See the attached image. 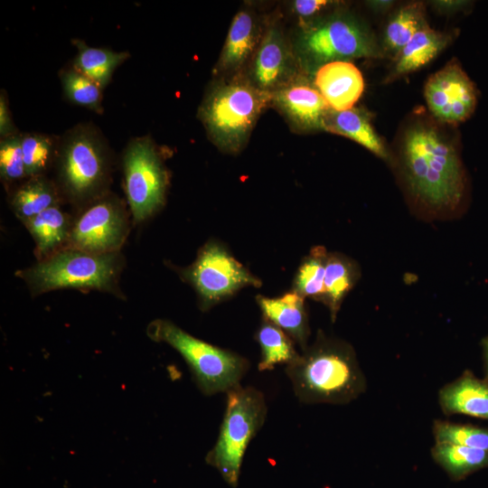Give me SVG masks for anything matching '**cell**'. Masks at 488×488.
I'll return each mask as SVG.
<instances>
[{
	"label": "cell",
	"instance_id": "obj_1",
	"mask_svg": "<svg viewBox=\"0 0 488 488\" xmlns=\"http://www.w3.org/2000/svg\"><path fill=\"white\" fill-rule=\"evenodd\" d=\"M401 156L412 193L435 210H455L465 188L463 165L452 142L434 126L416 123L404 135Z\"/></svg>",
	"mask_w": 488,
	"mask_h": 488
},
{
	"label": "cell",
	"instance_id": "obj_2",
	"mask_svg": "<svg viewBox=\"0 0 488 488\" xmlns=\"http://www.w3.org/2000/svg\"><path fill=\"white\" fill-rule=\"evenodd\" d=\"M286 373L296 397L304 404H347L367 388L352 347L321 332L312 345L286 366Z\"/></svg>",
	"mask_w": 488,
	"mask_h": 488
},
{
	"label": "cell",
	"instance_id": "obj_3",
	"mask_svg": "<svg viewBox=\"0 0 488 488\" xmlns=\"http://www.w3.org/2000/svg\"><path fill=\"white\" fill-rule=\"evenodd\" d=\"M272 101V94L249 80L215 84L206 94L199 117L220 148L236 152L248 140L259 115Z\"/></svg>",
	"mask_w": 488,
	"mask_h": 488
},
{
	"label": "cell",
	"instance_id": "obj_4",
	"mask_svg": "<svg viewBox=\"0 0 488 488\" xmlns=\"http://www.w3.org/2000/svg\"><path fill=\"white\" fill-rule=\"evenodd\" d=\"M110 159L108 144L92 123H80L66 131L59 138L55 160L65 193L76 202L101 197Z\"/></svg>",
	"mask_w": 488,
	"mask_h": 488
},
{
	"label": "cell",
	"instance_id": "obj_5",
	"mask_svg": "<svg viewBox=\"0 0 488 488\" xmlns=\"http://www.w3.org/2000/svg\"><path fill=\"white\" fill-rule=\"evenodd\" d=\"M147 333L181 354L198 389L206 396L226 393L240 385L250 366L241 355L195 338L167 320L152 322Z\"/></svg>",
	"mask_w": 488,
	"mask_h": 488
},
{
	"label": "cell",
	"instance_id": "obj_6",
	"mask_svg": "<svg viewBox=\"0 0 488 488\" xmlns=\"http://www.w3.org/2000/svg\"><path fill=\"white\" fill-rule=\"evenodd\" d=\"M226 395L219 436L206 455V463L218 470L223 480L235 488L245 452L262 427L267 408L263 393L254 387L239 385Z\"/></svg>",
	"mask_w": 488,
	"mask_h": 488
},
{
	"label": "cell",
	"instance_id": "obj_7",
	"mask_svg": "<svg viewBox=\"0 0 488 488\" xmlns=\"http://www.w3.org/2000/svg\"><path fill=\"white\" fill-rule=\"evenodd\" d=\"M293 51L306 68H318L334 61L380 55L368 31L346 14H333L303 24L295 39Z\"/></svg>",
	"mask_w": 488,
	"mask_h": 488
},
{
	"label": "cell",
	"instance_id": "obj_8",
	"mask_svg": "<svg viewBox=\"0 0 488 488\" xmlns=\"http://www.w3.org/2000/svg\"><path fill=\"white\" fill-rule=\"evenodd\" d=\"M117 271L113 253L93 254L79 249L63 251L25 272V277L37 292L57 288H97L112 286Z\"/></svg>",
	"mask_w": 488,
	"mask_h": 488
},
{
	"label": "cell",
	"instance_id": "obj_9",
	"mask_svg": "<svg viewBox=\"0 0 488 488\" xmlns=\"http://www.w3.org/2000/svg\"><path fill=\"white\" fill-rule=\"evenodd\" d=\"M125 191L136 221L152 215L164 201L168 174L153 140L129 141L123 154Z\"/></svg>",
	"mask_w": 488,
	"mask_h": 488
},
{
	"label": "cell",
	"instance_id": "obj_10",
	"mask_svg": "<svg viewBox=\"0 0 488 488\" xmlns=\"http://www.w3.org/2000/svg\"><path fill=\"white\" fill-rule=\"evenodd\" d=\"M187 277L200 295L204 308L227 298L242 287H258L261 285L258 278L215 242L208 243L201 249L187 272Z\"/></svg>",
	"mask_w": 488,
	"mask_h": 488
},
{
	"label": "cell",
	"instance_id": "obj_11",
	"mask_svg": "<svg viewBox=\"0 0 488 488\" xmlns=\"http://www.w3.org/2000/svg\"><path fill=\"white\" fill-rule=\"evenodd\" d=\"M425 98L429 110L436 119L457 124L474 113L477 104V90L459 63L451 61L427 80Z\"/></svg>",
	"mask_w": 488,
	"mask_h": 488
},
{
	"label": "cell",
	"instance_id": "obj_12",
	"mask_svg": "<svg viewBox=\"0 0 488 488\" xmlns=\"http://www.w3.org/2000/svg\"><path fill=\"white\" fill-rule=\"evenodd\" d=\"M118 202L101 196L79 217L70 239L75 249L93 253H112L125 235V221Z\"/></svg>",
	"mask_w": 488,
	"mask_h": 488
},
{
	"label": "cell",
	"instance_id": "obj_13",
	"mask_svg": "<svg viewBox=\"0 0 488 488\" xmlns=\"http://www.w3.org/2000/svg\"><path fill=\"white\" fill-rule=\"evenodd\" d=\"M294 51L278 25L271 24L253 55L249 82L273 94L296 78Z\"/></svg>",
	"mask_w": 488,
	"mask_h": 488
},
{
	"label": "cell",
	"instance_id": "obj_14",
	"mask_svg": "<svg viewBox=\"0 0 488 488\" xmlns=\"http://www.w3.org/2000/svg\"><path fill=\"white\" fill-rule=\"evenodd\" d=\"M314 84L330 109L337 112L352 108L364 89L361 72L346 61H334L319 66Z\"/></svg>",
	"mask_w": 488,
	"mask_h": 488
},
{
	"label": "cell",
	"instance_id": "obj_15",
	"mask_svg": "<svg viewBox=\"0 0 488 488\" xmlns=\"http://www.w3.org/2000/svg\"><path fill=\"white\" fill-rule=\"evenodd\" d=\"M272 101L296 126L305 129L323 128L330 110L319 91L297 78L274 92Z\"/></svg>",
	"mask_w": 488,
	"mask_h": 488
},
{
	"label": "cell",
	"instance_id": "obj_16",
	"mask_svg": "<svg viewBox=\"0 0 488 488\" xmlns=\"http://www.w3.org/2000/svg\"><path fill=\"white\" fill-rule=\"evenodd\" d=\"M439 406L446 416L464 414L488 419V380L464 372L446 384L438 394Z\"/></svg>",
	"mask_w": 488,
	"mask_h": 488
},
{
	"label": "cell",
	"instance_id": "obj_17",
	"mask_svg": "<svg viewBox=\"0 0 488 488\" xmlns=\"http://www.w3.org/2000/svg\"><path fill=\"white\" fill-rule=\"evenodd\" d=\"M257 302L264 318L282 329L302 351L308 346L310 329L302 296L293 290L275 298L258 296Z\"/></svg>",
	"mask_w": 488,
	"mask_h": 488
},
{
	"label": "cell",
	"instance_id": "obj_18",
	"mask_svg": "<svg viewBox=\"0 0 488 488\" xmlns=\"http://www.w3.org/2000/svg\"><path fill=\"white\" fill-rule=\"evenodd\" d=\"M259 37L258 25L252 13L242 10L232 19L216 70L232 72L254 55Z\"/></svg>",
	"mask_w": 488,
	"mask_h": 488
},
{
	"label": "cell",
	"instance_id": "obj_19",
	"mask_svg": "<svg viewBox=\"0 0 488 488\" xmlns=\"http://www.w3.org/2000/svg\"><path fill=\"white\" fill-rule=\"evenodd\" d=\"M323 128L355 141L380 157L387 156L381 139L374 131L367 115L359 108H352L341 112L330 109L324 117Z\"/></svg>",
	"mask_w": 488,
	"mask_h": 488
},
{
	"label": "cell",
	"instance_id": "obj_20",
	"mask_svg": "<svg viewBox=\"0 0 488 488\" xmlns=\"http://www.w3.org/2000/svg\"><path fill=\"white\" fill-rule=\"evenodd\" d=\"M77 48L71 66L86 75L103 89L110 82L116 69L130 56L127 52L89 46L80 39L72 40Z\"/></svg>",
	"mask_w": 488,
	"mask_h": 488
},
{
	"label": "cell",
	"instance_id": "obj_21",
	"mask_svg": "<svg viewBox=\"0 0 488 488\" xmlns=\"http://www.w3.org/2000/svg\"><path fill=\"white\" fill-rule=\"evenodd\" d=\"M431 455L435 462L455 481L488 467V450L436 443Z\"/></svg>",
	"mask_w": 488,
	"mask_h": 488
},
{
	"label": "cell",
	"instance_id": "obj_22",
	"mask_svg": "<svg viewBox=\"0 0 488 488\" xmlns=\"http://www.w3.org/2000/svg\"><path fill=\"white\" fill-rule=\"evenodd\" d=\"M448 41L447 35L428 26L422 29L398 53L396 72L403 74L420 69L432 61Z\"/></svg>",
	"mask_w": 488,
	"mask_h": 488
},
{
	"label": "cell",
	"instance_id": "obj_23",
	"mask_svg": "<svg viewBox=\"0 0 488 488\" xmlns=\"http://www.w3.org/2000/svg\"><path fill=\"white\" fill-rule=\"evenodd\" d=\"M256 339L261 350L258 366L260 371H271L278 364L286 366L299 356L291 337L266 318L257 331Z\"/></svg>",
	"mask_w": 488,
	"mask_h": 488
},
{
	"label": "cell",
	"instance_id": "obj_24",
	"mask_svg": "<svg viewBox=\"0 0 488 488\" xmlns=\"http://www.w3.org/2000/svg\"><path fill=\"white\" fill-rule=\"evenodd\" d=\"M57 202L55 186L42 175L31 177L12 197L13 209L25 221L57 205Z\"/></svg>",
	"mask_w": 488,
	"mask_h": 488
},
{
	"label": "cell",
	"instance_id": "obj_25",
	"mask_svg": "<svg viewBox=\"0 0 488 488\" xmlns=\"http://www.w3.org/2000/svg\"><path fill=\"white\" fill-rule=\"evenodd\" d=\"M40 254H47L59 246L68 233L66 214L54 205L26 221Z\"/></svg>",
	"mask_w": 488,
	"mask_h": 488
},
{
	"label": "cell",
	"instance_id": "obj_26",
	"mask_svg": "<svg viewBox=\"0 0 488 488\" xmlns=\"http://www.w3.org/2000/svg\"><path fill=\"white\" fill-rule=\"evenodd\" d=\"M352 265L336 254H328L325 265L324 302L328 305L331 318L335 320L341 303L353 286Z\"/></svg>",
	"mask_w": 488,
	"mask_h": 488
},
{
	"label": "cell",
	"instance_id": "obj_27",
	"mask_svg": "<svg viewBox=\"0 0 488 488\" xmlns=\"http://www.w3.org/2000/svg\"><path fill=\"white\" fill-rule=\"evenodd\" d=\"M60 79L63 94L70 103L98 114L103 112V89L98 83L71 65L61 70Z\"/></svg>",
	"mask_w": 488,
	"mask_h": 488
},
{
	"label": "cell",
	"instance_id": "obj_28",
	"mask_svg": "<svg viewBox=\"0 0 488 488\" xmlns=\"http://www.w3.org/2000/svg\"><path fill=\"white\" fill-rule=\"evenodd\" d=\"M59 138L42 133H23L22 150L26 175L40 176L56 160Z\"/></svg>",
	"mask_w": 488,
	"mask_h": 488
},
{
	"label": "cell",
	"instance_id": "obj_29",
	"mask_svg": "<svg viewBox=\"0 0 488 488\" xmlns=\"http://www.w3.org/2000/svg\"><path fill=\"white\" fill-rule=\"evenodd\" d=\"M427 26L421 3L405 5L388 23L385 31L386 43L399 53L417 33Z\"/></svg>",
	"mask_w": 488,
	"mask_h": 488
},
{
	"label": "cell",
	"instance_id": "obj_30",
	"mask_svg": "<svg viewBox=\"0 0 488 488\" xmlns=\"http://www.w3.org/2000/svg\"><path fill=\"white\" fill-rule=\"evenodd\" d=\"M327 253L324 248L315 247L302 262L295 279V289L303 297L323 299Z\"/></svg>",
	"mask_w": 488,
	"mask_h": 488
},
{
	"label": "cell",
	"instance_id": "obj_31",
	"mask_svg": "<svg viewBox=\"0 0 488 488\" xmlns=\"http://www.w3.org/2000/svg\"><path fill=\"white\" fill-rule=\"evenodd\" d=\"M432 429L436 443L488 450V428L435 420Z\"/></svg>",
	"mask_w": 488,
	"mask_h": 488
},
{
	"label": "cell",
	"instance_id": "obj_32",
	"mask_svg": "<svg viewBox=\"0 0 488 488\" xmlns=\"http://www.w3.org/2000/svg\"><path fill=\"white\" fill-rule=\"evenodd\" d=\"M0 174L5 182H14L27 176L22 150V134L1 139Z\"/></svg>",
	"mask_w": 488,
	"mask_h": 488
},
{
	"label": "cell",
	"instance_id": "obj_33",
	"mask_svg": "<svg viewBox=\"0 0 488 488\" xmlns=\"http://www.w3.org/2000/svg\"><path fill=\"white\" fill-rule=\"evenodd\" d=\"M7 96L5 90L0 93V136L1 139L18 134L15 127L11 110L8 106Z\"/></svg>",
	"mask_w": 488,
	"mask_h": 488
},
{
	"label": "cell",
	"instance_id": "obj_34",
	"mask_svg": "<svg viewBox=\"0 0 488 488\" xmlns=\"http://www.w3.org/2000/svg\"><path fill=\"white\" fill-rule=\"evenodd\" d=\"M330 3V1L326 0H296L293 3V11L301 18H308L317 14Z\"/></svg>",
	"mask_w": 488,
	"mask_h": 488
},
{
	"label": "cell",
	"instance_id": "obj_35",
	"mask_svg": "<svg viewBox=\"0 0 488 488\" xmlns=\"http://www.w3.org/2000/svg\"><path fill=\"white\" fill-rule=\"evenodd\" d=\"M436 5L450 9H457L468 4L467 1H437Z\"/></svg>",
	"mask_w": 488,
	"mask_h": 488
},
{
	"label": "cell",
	"instance_id": "obj_36",
	"mask_svg": "<svg viewBox=\"0 0 488 488\" xmlns=\"http://www.w3.org/2000/svg\"><path fill=\"white\" fill-rule=\"evenodd\" d=\"M483 347L484 361H485L486 380H488V337L483 339Z\"/></svg>",
	"mask_w": 488,
	"mask_h": 488
},
{
	"label": "cell",
	"instance_id": "obj_37",
	"mask_svg": "<svg viewBox=\"0 0 488 488\" xmlns=\"http://www.w3.org/2000/svg\"><path fill=\"white\" fill-rule=\"evenodd\" d=\"M391 3H392L391 1H372V2H369V4H371L374 7H380V8H384V7L389 6L391 5Z\"/></svg>",
	"mask_w": 488,
	"mask_h": 488
}]
</instances>
